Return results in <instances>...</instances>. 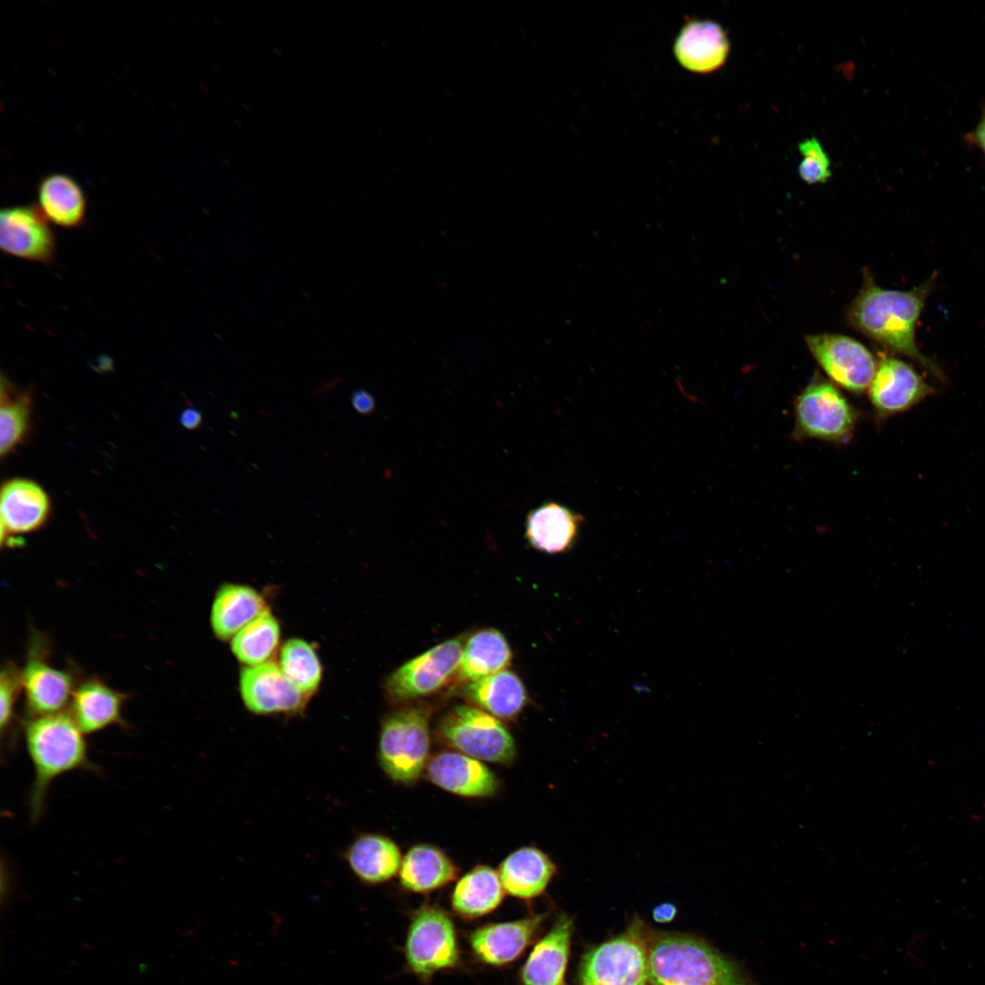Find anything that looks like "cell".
<instances>
[{"instance_id":"cell-1","label":"cell","mask_w":985,"mask_h":985,"mask_svg":"<svg viewBox=\"0 0 985 985\" xmlns=\"http://www.w3.org/2000/svg\"><path fill=\"white\" fill-rule=\"evenodd\" d=\"M863 277L861 288L846 312L848 325L886 348L912 358L941 380L942 372L921 353L915 339L930 280L900 291L880 287L867 271Z\"/></svg>"},{"instance_id":"cell-2","label":"cell","mask_w":985,"mask_h":985,"mask_svg":"<svg viewBox=\"0 0 985 985\" xmlns=\"http://www.w3.org/2000/svg\"><path fill=\"white\" fill-rule=\"evenodd\" d=\"M85 735L65 711L26 720L24 740L34 772L28 799L33 822L42 816L47 792L56 779L76 770L99 771L90 760Z\"/></svg>"},{"instance_id":"cell-3","label":"cell","mask_w":985,"mask_h":985,"mask_svg":"<svg viewBox=\"0 0 985 985\" xmlns=\"http://www.w3.org/2000/svg\"><path fill=\"white\" fill-rule=\"evenodd\" d=\"M652 985H753L730 959L684 935H664L648 945Z\"/></svg>"},{"instance_id":"cell-4","label":"cell","mask_w":985,"mask_h":985,"mask_svg":"<svg viewBox=\"0 0 985 985\" xmlns=\"http://www.w3.org/2000/svg\"><path fill=\"white\" fill-rule=\"evenodd\" d=\"M430 709L405 704L381 722L378 757L381 769L393 781H417L430 761Z\"/></svg>"},{"instance_id":"cell-5","label":"cell","mask_w":985,"mask_h":985,"mask_svg":"<svg viewBox=\"0 0 985 985\" xmlns=\"http://www.w3.org/2000/svg\"><path fill=\"white\" fill-rule=\"evenodd\" d=\"M439 738L456 752L482 762L508 764L514 740L503 721L472 704H458L439 721Z\"/></svg>"},{"instance_id":"cell-6","label":"cell","mask_w":985,"mask_h":985,"mask_svg":"<svg viewBox=\"0 0 985 985\" xmlns=\"http://www.w3.org/2000/svg\"><path fill=\"white\" fill-rule=\"evenodd\" d=\"M465 636L450 638L408 660L384 683V693L393 705H405L451 689L457 674Z\"/></svg>"},{"instance_id":"cell-7","label":"cell","mask_w":985,"mask_h":985,"mask_svg":"<svg viewBox=\"0 0 985 985\" xmlns=\"http://www.w3.org/2000/svg\"><path fill=\"white\" fill-rule=\"evenodd\" d=\"M795 433L801 438L845 442L855 430L857 414L832 383L814 380L796 398Z\"/></svg>"},{"instance_id":"cell-8","label":"cell","mask_w":985,"mask_h":985,"mask_svg":"<svg viewBox=\"0 0 985 985\" xmlns=\"http://www.w3.org/2000/svg\"><path fill=\"white\" fill-rule=\"evenodd\" d=\"M581 985H647L648 946L637 928L590 950L580 969Z\"/></svg>"},{"instance_id":"cell-9","label":"cell","mask_w":985,"mask_h":985,"mask_svg":"<svg viewBox=\"0 0 985 985\" xmlns=\"http://www.w3.org/2000/svg\"><path fill=\"white\" fill-rule=\"evenodd\" d=\"M406 958L420 976L455 966L459 960L455 930L450 917L435 907L418 910L410 926Z\"/></svg>"},{"instance_id":"cell-10","label":"cell","mask_w":985,"mask_h":985,"mask_svg":"<svg viewBox=\"0 0 985 985\" xmlns=\"http://www.w3.org/2000/svg\"><path fill=\"white\" fill-rule=\"evenodd\" d=\"M43 639L31 640L21 669L26 718L64 711L78 685L70 671L55 667L48 659Z\"/></svg>"},{"instance_id":"cell-11","label":"cell","mask_w":985,"mask_h":985,"mask_svg":"<svg viewBox=\"0 0 985 985\" xmlns=\"http://www.w3.org/2000/svg\"><path fill=\"white\" fill-rule=\"evenodd\" d=\"M805 343L819 366L835 384L854 393H863L869 388L877 362L859 341L843 335L824 333L806 336Z\"/></svg>"},{"instance_id":"cell-12","label":"cell","mask_w":985,"mask_h":985,"mask_svg":"<svg viewBox=\"0 0 985 985\" xmlns=\"http://www.w3.org/2000/svg\"><path fill=\"white\" fill-rule=\"evenodd\" d=\"M57 237L36 205H15L0 211V248L10 256L51 264Z\"/></svg>"},{"instance_id":"cell-13","label":"cell","mask_w":985,"mask_h":985,"mask_svg":"<svg viewBox=\"0 0 985 985\" xmlns=\"http://www.w3.org/2000/svg\"><path fill=\"white\" fill-rule=\"evenodd\" d=\"M239 687L244 706L257 715L298 714L309 699L271 661L243 668Z\"/></svg>"},{"instance_id":"cell-14","label":"cell","mask_w":985,"mask_h":985,"mask_svg":"<svg viewBox=\"0 0 985 985\" xmlns=\"http://www.w3.org/2000/svg\"><path fill=\"white\" fill-rule=\"evenodd\" d=\"M871 404L880 418L905 412L934 393V389L908 363L882 357L869 386Z\"/></svg>"},{"instance_id":"cell-15","label":"cell","mask_w":985,"mask_h":985,"mask_svg":"<svg viewBox=\"0 0 985 985\" xmlns=\"http://www.w3.org/2000/svg\"><path fill=\"white\" fill-rule=\"evenodd\" d=\"M425 772L434 784L460 796L489 797L499 787L495 774L482 761L456 751L434 754Z\"/></svg>"},{"instance_id":"cell-16","label":"cell","mask_w":985,"mask_h":985,"mask_svg":"<svg viewBox=\"0 0 985 985\" xmlns=\"http://www.w3.org/2000/svg\"><path fill=\"white\" fill-rule=\"evenodd\" d=\"M584 516L555 501H546L525 516L524 537L534 549L557 555L570 551L576 544Z\"/></svg>"},{"instance_id":"cell-17","label":"cell","mask_w":985,"mask_h":985,"mask_svg":"<svg viewBox=\"0 0 985 985\" xmlns=\"http://www.w3.org/2000/svg\"><path fill=\"white\" fill-rule=\"evenodd\" d=\"M1 543L13 535L38 530L50 513V500L36 482L16 478L5 482L0 494Z\"/></svg>"},{"instance_id":"cell-18","label":"cell","mask_w":985,"mask_h":985,"mask_svg":"<svg viewBox=\"0 0 985 985\" xmlns=\"http://www.w3.org/2000/svg\"><path fill=\"white\" fill-rule=\"evenodd\" d=\"M128 696L91 677L77 685L69 714L85 734L101 731L110 726H126L123 706Z\"/></svg>"},{"instance_id":"cell-19","label":"cell","mask_w":985,"mask_h":985,"mask_svg":"<svg viewBox=\"0 0 985 985\" xmlns=\"http://www.w3.org/2000/svg\"><path fill=\"white\" fill-rule=\"evenodd\" d=\"M460 692L470 704L501 721L516 719L529 702L523 680L508 669L467 683Z\"/></svg>"},{"instance_id":"cell-20","label":"cell","mask_w":985,"mask_h":985,"mask_svg":"<svg viewBox=\"0 0 985 985\" xmlns=\"http://www.w3.org/2000/svg\"><path fill=\"white\" fill-rule=\"evenodd\" d=\"M572 931V919L561 914L530 953L522 969L524 985H563Z\"/></svg>"},{"instance_id":"cell-21","label":"cell","mask_w":985,"mask_h":985,"mask_svg":"<svg viewBox=\"0 0 985 985\" xmlns=\"http://www.w3.org/2000/svg\"><path fill=\"white\" fill-rule=\"evenodd\" d=\"M730 45L724 30L711 21H692L680 31L674 46L679 63L696 73H710L726 61Z\"/></svg>"},{"instance_id":"cell-22","label":"cell","mask_w":985,"mask_h":985,"mask_svg":"<svg viewBox=\"0 0 985 985\" xmlns=\"http://www.w3.org/2000/svg\"><path fill=\"white\" fill-rule=\"evenodd\" d=\"M512 658L509 643L499 630L493 627L478 629L465 638L451 689L504 670Z\"/></svg>"},{"instance_id":"cell-23","label":"cell","mask_w":985,"mask_h":985,"mask_svg":"<svg viewBox=\"0 0 985 985\" xmlns=\"http://www.w3.org/2000/svg\"><path fill=\"white\" fill-rule=\"evenodd\" d=\"M36 206L48 223L66 229L80 227L87 216L88 202L80 184L71 176L53 172L41 178Z\"/></svg>"},{"instance_id":"cell-24","label":"cell","mask_w":985,"mask_h":985,"mask_svg":"<svg viewBox=\"0 0 985 985\" xmlns=\"http://www.w3.org/2000/svg\"><path fill=\"white\" fill-rule=\"evenodd\" d=\"M556 871L555 863L546 853L534 846H524L504 858L498 873L504 891L528 899L541 895Z\"/></svg>"},{"instance_id":"cell-25","label":"cell","mask_w":985,"mask_h":985,"mask_svg":"<svg viewBox=\"0 0 985 985\" xmlns=\"http://www.w3.org/2000/svg\"><path fill=\"white\" fill-rule=\"evenodd\" d=\"M543 918V915H536L484 926L472 934V948L476 956L487 964H506L524 951Z\"/></svg>"},{"instance_id":"cell-26","label":"cell","mask_w":985,"mask_h":985,"mask_svg":"<svg viewBox=\"0 0 985 985\" xmlns=\"http://www.w3.org/2000/svg\"><path fill=\"white\" fill-rule=\"evenodd\" d=\"M267 609L263 596L252 586L223 584L216 591L212 604V630L221 640L232 639Z\"/></svg>"},{"instance_id":"cell-27","label":"cell","mask_w":985,"mask_h":985,"mask_svg":"<svg viewBox=\"0 0 985 985\" xmlns=\"http://www.w3.org/2000/svg\"><path fill=\"white\" fill-rule=\"evenodd\" d=\"M345 860L360 881L375 885L390 879L399 871L402 856L390 838L366 834L357 837L347 848Z\"/></svg>"},{"instance_id":"cell-28","label":"cell","mask_w":985,"mask_h":985,"mask_svg":"<svg viewBox=\"0 0 985 985\" xmlns=\"http://www.w3.org/2000/svg\"><path fill=\"white\" fill-rule=\"evenodd\" d=\"M456 875L451 859L440 848L426 844L412 846L402 857L399 871L400 884L418 893L440 888Z\"/></svg>"},{"instance_id":"cell-29","label":"cell","mask_w":985,"mask_h":985,"mask_svg":"<svg viewBox=\"0 0 985 985\" xmlns=\"http://www.w3.org/2000/svg\"><path fill=\"white\" fill-rule=\"evenodd\" d=\"M499 873L487 866H477L456 884L451 903L462 917L477 918L495 909L503 897Z\"/></svg>"},{"instance_id":"cell-30","label":"cell","mask_w":985,"mask_h":985,"mask_svg":"<svg viewBox=\"0 0 985 985\" xmlns=\"http://www.w3.org/2000/svg\"><path fill=\"white\" fill-rule=\"evenodd\" d=\"M280 637V625L267 609L231 639V649L245 667L266 663L275 655Z\"/></svg>"},{"instance_id":"cell-31","label":"cell","mask_w":985,"mask_h":985,"mask_svg":"<svg viewBox=\"0 0 985 985\" xmlns=\"http://www.w3.org/2000/svg\"><path fill=\"white\" fill-rule=\"evenodd\" d=\"M0 453H11L26 437L31 418L32 398L2 376L0 387Z\"/></svg>"},{"instance_id":"cell-32","label":"cell","mask_w":985,"mask_h":985,"mask_svg":"<svg viewBox=\"0 0 985 985\" xmlns=\"http://www.w3.org/2000/svg\"><path fill=\"white\" fill-rule=\"evenodd\" d=\"M279 667L285 677L307 698L318 689L322 679V665L313 645L293 638L280 650Z\"/></svg>"},{"instance_id":"cell-33","label":"cell","mask_w":985,"mask_h":985,"mask_svg":"<svg viewBox=\"0 0 985 985\" xmlns=\"http://www.w3.org/2000/svg\"><path fill=\"white\" fill-rule=\"evenodd\" d=\"M21 693H23L21 669L14 663H5L0 675V730L2 739L11 731L16 705Z\"/></svg>"},{"instance_id":"cell-34","label":"cell","mask_w":985,"mask_h":985,"mask_svg":"<svg viewBox=\"0 0 985 985\" xmlns=\"http://www.w3.org/2000/svg\"><path fill=\"white\" fill-rule=\"evenodd\" d=\"M798 150L803 156L798 167L802 180L809 184L825 182L832 175L831 162L818 140H804L798 144Z\"/></svg>"},{"instance_id":"cell-35","label":"cell","mask_w":985,"mask_h":985,"mask_svg":"<svg viewBox=\"0 0 985 985\" xmlns=\"http://www.w3.org/2000/svg\"><path fill=\"white\" fill-rule=\"evenodd\" d=\"M350 402L353 409L361 415H369L376 409V400L373 395L362 389H356L351 393Z\"/></svg>"},{"instance_id":"cell-36","label":"cell","mask_w":985,"mask_h":985,"mask_svg":"<svg viewBox=\"0 0 985 985\" xmlns=\"http://www.w3.org/2000/svg\"><path fill=\"white\" fill-rule=\"evenodd\" d=\"M180 422L187 430H197L202 425V414L198 409L189 407L181 412Z\"/></svg>"},{"instance_id":"cell-37","label":"cell","mask_w":985,"mask_h":985,"mask_svg":"<svg viewBox=\"0 0 985 985\" xmlns=\"http://www.w3.org/2000/svg\"><path fill=\"white\" fill-rule=\"evenodd\" d=\"M677 914L676 907L671 903H663L658 905L653 909V918L659 923H667L671 921Z\"/></svg>"},{"instance_id":"cell-38","label":"cell","mask_w":985,"mask_h":985,"mask_svg":"<svg viewBox=\"0 0 985 985\" xmlns=\"http://www.w3.org/2000/svg\"><path fill=\"white\" fill-rule=\"evenodd\" d=\"M975 140L980 147L985 151V116L980 121L976 129Z\"/></svg>"}]
</instances>
